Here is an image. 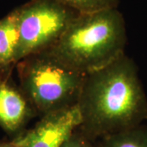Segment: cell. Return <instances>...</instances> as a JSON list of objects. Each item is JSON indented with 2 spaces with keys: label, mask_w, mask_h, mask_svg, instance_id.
Here are the masks:
<instances>
[{
  "label": "cell",
  "mask_w": 147,
  "mask_h": 147,
  "mask_svg": "<svg viewBox=\"0 0 147 147\" xmlns=\"http://www.w3.org/2000/svg\"><path fill=\"white\" fill-rule=\"evenodd\" d=\"M77 105L79 129L95 141L141 125L147 120V98L136 64L124 53L86 74Z\"/></svg>",
  "instance_id": "obj_1"
},
{
  "label": "cell",
  "mask_w": 147,
  "mask_h": 147,
  "mask_svg": "<svg viewBox=\"0 0 147 147\" xmlns=\"http://www.w3.org/2000/svg\"><path fill=\"white\" fill-rule=\"evenodd\" d=\"M125 21L116 8L79 13L57 42L45 51L69 69L94 72L124 54Z\"/></svg>",
  "instance_id": "obj_2"
},
{
  "label": "cell",
  "mask_w": 147,
  "mask_h": 147,
  "mask_svg": "<svg viewBox=\"0 0 147 147\" xmlns=\"http://www.w3.org/2000/svg\"><path fill=\"white\" fill-rule=\"evenodd\" d=\"M18 70L21 89L42 115L76 105L86 76L46 52L21 60Z\"/></svg>",
  "instance_id": "obj_3"
},
{
  "label": "cell",
  "mask_w": 147,
  "mask_h": 147,
  "mask_svg": "<svg viewBox=\"0 0 147 147\" xmlns=\"http://www.w3.org/2000/svg\"><path fill=\"white\" fill-rule=\"evenodd\" d=\"M16 10L19 29L16 63L53 47L79 14L57 0H30Z\"/></svg>",
  "instance_id": "obj_4"
},
{
  "label": "cell",
  "mask_w": 147,
  "mask_h": 147,
  "mask_svg": "<svg viewBox=\"0 0 147 147\" xmlns=\"http://www.w3.org/2000/svg\"><path fill=\"white\" fill-rule=\"evenodd\" d=\"M81 124L77 104L42 115L34 127L15 139L18 147H61Z\"/></svg>",
  "instance_id": "obj_5"
},
{
  "label": "cell",
  "mask_w": 147,
  "mask_h": 147,
  "mask_svg": "<svg viewBox=\"0 0 147 147\" xmlns=\"http://www.w3.org/2000/svg\"><path fill=\"white\" fill-rule=\"evenodd\" d=\"M36 113L22 90L0 77V127L4 131L19 135Z\"/></svg>",
  "instance_id": "obj_6"
},
{
  "label": "cell",
  "mask_w": 147,
  "mask_h": 147,
  "mask_svg": "<svg viewBox=\"0 0 147 147\" xmlns=\"http://www.w3.org/2000/svg\"><path fill=\"white\" fill-rule=\"evenodd\" d=\"M19 43L17 10L0 20V70L6 71L14 64Z\"/></svg>",
  "instance_id": "obj_7"
},
{
  "label": "cell",
  "mask_w": 147,
  "mask_h": 147,
  "mask_svg": "<svg viewBox=\"0 0 147 147\" xmlns=\"http://www.w3.org/2000/svg\"><path fill=\"white\" fill-rule=\"evenodd\" d=\"M100 147H147V127L142 124L100 138Z\"/></svg>",
  "instance_id": "obj_8"
},
{
  "label": "cell",
  "mask_w": 147,
  "mask_h": 147,
  "mask_svg": "<svg viewBox=\"0 0 147 147\" xmlns=\"http://www.w3.org/2000/svg\"><path fill=\"white\" fill-rule=\"evenodd\" d=\"M78 13H90L116 8L119 0H57Z\"/></svg>",
  "instance_id": "obj_9"
},
{
  "label": "cell",
  "mask_w": 147,
  "mask_h": 147,
  "mask_svg": "<svg viewBox=\"0 0 147 147\" xmlns=\"http://www.w3.org/2000/svg\"><path fill=\"white\" fill-rule=\"evenodd\" d=\"M61 147H100V143L91 139L77 128Z\"/></svg>",
  "instance_id": "obj_10"
},
{
  "label": "cell",
  "mask_w": 147,
  "mask_h": 147,
  "mask_svg": "<svg viewBox=\"0 0 147 147\" xmlns=\"http://www.w3.org/2000/svg\"><path fill=\"white\" fill-rule=\"evenodd\" d=\"M0 147H18L17 142L14 138L9 142H0Z\"/></svg>",
  "instance_id": "obj_11"
}]
</instances>
